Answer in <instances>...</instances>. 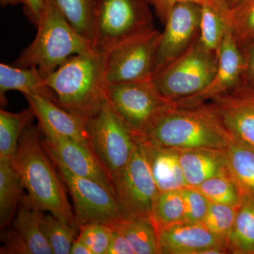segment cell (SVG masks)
<instances>
[{"label":"cell","instance_id":"obj_6","mask_svg":"<svg viewBox=\"0 0 254 254\" xmlns=\"http://www.w3.org/2000/svg\"><path fill=\"white\" fill-rule=\"evenodd\" d=\"M218 53L205 48L199 37L180 58L153 74L155 87L170 103L196 94L213 80Z\"/></svg>","mask_w":254,"mask_h":254},{"label":"cell","instance_id":"obj_14","mask_svg":"<svg viewBox=\"0 0 254 254\" xmlns=\"http://www.w3.org/2000/svg\"><path fill=\"white\" fill-rule=\"evenodd\" d=\"M243 58L232 31L229 28L218 51L216 73L204 89L196 94L173 102L181 108H190L209 103L215 98L233 91L242 83Z\"/></svg>","mask_w":254,"mask_h":254},{"label":"cell","instance_id":"obj_20","mask_svg":"<svg viewBox=\"0 0 254 254\" xmlns=\"http://www.w3.org/2000/svg\"><path fill=\"white\" fill-rule=\"evenodd\" d=\"M141 138L152 175L160 192L181 190L188 187L180 162L178 150L160 146Z\"/></svg>","mask_w":254,"mask_h":254},{"label":"cell","instance_id":"obj_5","mask_svg":"<svg viewBox=\"0 0 254 254\" xmlns=\"http://www.w3.org/2000/svg\"><path fill=\"white\" fill-rule=\"evenodd\" d=\"M154 28L149 0H95L92 48L96 51L105 53Z\"/></svg>","mask_w":254,"mask_h":254},{"label":"cell","instance_id":"obj_25","mask_svg":"<svg viewBox=\"0 0 254 254\" xmlns=\"http://www.w3.org/2000/svg\"><path fill=\"white\" fill-rule=\"evenodd\" d=\"M107 225L123 234L135 254H159L158 232L151 220L119 218Z\"/></svg>","mask_w":254,"mask_h":254},{"label":"cell","instance_id":"obj_21","mask_svg":"<svg viewBox=\"0 0 254 254\" xmlns=\"http://www.w3.org/2000/svg\"><path fill=\"white\" fill-rule=\"evenodd\" d=\"M17 91L26 95H41L55 101V95L46 86V78L36 68H21L14 65L0 64V103L7 105L6 92Z\"/></svg>","mask_w":254,"mask_h":254},{"label":"cell","instance_id":"obj_9","mask_svg":"<svg viewBox=\"0 0 254 254\" xmlns=\"http://www.w3.org/2000/svg\"><path fill=\"white\" fill-rule=\"evenodd\" d=\"M107 101L136 136H143L172 103L165 99L153 79L109 84Z\"/></svg>","mask_w":254,"mask_h":254},{"label":"cell","instance_id":"obj_12","mask_svg":"<svg viewBox=\"0 0 254 254\" xmlns=\"http://www.w3.org/2000/svg\"><path fill=\"white\" fill-rule=\"evenodd\" d=\"M201 4H177L164 23L155 56L154 73L180 58L199 37ZM153 73V74H154Z\"/></svg>","mask_w":254,"mask_h":254},{"label":"cell","instance_id":"obj_17","mask_svg":"<svg viewBox=\"0 0 254 254\" xmlns=\"http://www.w3.org/2000/svg\"><path fill=\"white\" fill-rule=\"evenodd\" d=\"M159 254H216L227 250L226 242L211 233L203 223L182 222L158 233Z\"/></svg>","mask_w":254,"mask_h":254},{"label":"cell","instance_id":"obj_24","mask_svg":"<svg viewBox=\"0 0 254 254\" xmlns=\"http://www.w3.org/2000/svg\"><path fill=\"white\" fill-rule=\"evenodd\" d=\"M226 155L229 172L242 196L254 199V150L232 136Z\"/></svg>","mask_w":254,"mask_h":254},{"label":"cell","instance_id":"obj_8","mask_svg":"<svg viewBox=\"0 0 254 254\" xmlns=\"http://www.w3.org/2000/svg\"><path fill=\"white\" fill-rule=\"evenodd\" d=\"M87 128L90 148L113 182L131 158L136 136L107 100L99 113L88 119Z\"/></svg>","mask_w":254,"mask_h":254},{"label":"cell","instance_id":"obj_29","mask_svg":"<svg viewBox=\"0 0 254 254\" xmlns=\"http://www.w3.org/2000/svg\"><path fill=\"white\" fill-rule=\"evenodd\" d=\"M185 200L181 190L160 192L155 200L150 220L160 232L165 227L185 222Z\"/></svg>","mask_w":254,"mask_h":254},{"label":"cell","instance_id":"obj_23","mask_svg":"<svg viewBox=\"0 0 254 254\" xmlns=\"http://www.w3.org/2000/svg\"><path fill=\"white\" fill-rule=\"evenodd\" d=\"M25 187L12 166L11 158L0 157V227L1 230L14 220L21 203Z\"/></svg>","mask_w":254,"mask_h":254},{"label":"cell","instance_id":"obj_37","mask_svg":"<svg viewBox=\"0 0 254 254\" xmlns=\"http://www.w3.org/2000/svg\"><path fill=\"white\" fill-rule=\"evenodd\" d=\"M155 14L164 24L168 15L177 4L184 2H195L202 4L204 0H149Z\"/></svg>","mask_w":254,"mask_h":254},{"label":"cell","instance_id":"obj_16","mask_svg":"<svg viewBox=\"0 0 254 254\" xmlns=\"http://www.w3.org/2000/svg\"><path fill=\"white\" fill-rule=\"evenodd\" d=\"M210 103L230 135L254 150V88L242 83Z\"/></svg>","mask_w":254,"mask_h":254},{"label":"cell","instance_id":"obj_30","mask_svg":"<svg viewBox=\"0 0 254 254\" xmlns=\"http://www.w3.org/2000/svg\"><path fill=\"white\" fill-rule=\"evenodd\" d=\"M40 227L53 254H70L71 246L79 232L77 227L46 213L40 220Z\"/></svg>","mask_w":254,"mask_h":254},{"label":"cell","instance_id":"obj_33","mask_svg":"<svg viewBox=\"0 0 254 254\" xmlns=\"http://www.w3.org/2000/svg\"><path fill=\"white\" fill-rule=\"evenodd\" d=\"M238 207L210 202L208 213L202 223L209 231L226 242L227 245Z\"/></svg>","mask_w":254,"mask_h":254},{"label":"cell","instance_id":"obj_1","mask_svg":"<svg viewBox=\"0 0 254 254\" xmlns=\"http://www.w3.org/2000/svg\"><path fill=\"white\" fill-rule=\"evenodd\" d=\"M42 138L38 125H28L21 133L16 152L11 158L12 166L28 190L24 198L37 208L78 229L66 186L42 144Z\"/></svg>","mask_w":254,"mask_h":254},{"label":"cell","instance_id":"obj_7","mask_svg":"<svg viewBox=\"0 0 254 254\" xmlns=\"http://www.w3.org/2000/svg\"><path fill=\"white\" fill-rule=\"evenodd\" d=\"M126 166L113 180L115 198L121 218L150 220L159 190L141 138Z\"/></svg>","mask_w":254,"mask_h":254},{"label":"cell","instance_id":"obj_34","mask_svg":"<svg viewBox=\"0 0 254 254\" xmlns=\"http://www.w3.org/2000/svg\"><path fill=\"white\" fill-rule=\"evenodd\" d=\"M111 232L109 225L92 222L80 226L78 238L89 248L92 254H107Z\"/></svg>","mask_w":254,"mask_h":254},{"label":"cell","instance_id":"obj_19","mask_svg":"<svg viewBox=\"0 0 254 254\" xmlns=\"http://www.w3.org/2000/svg\"><path fill=\"white\" fill-rule=\"evenodd\" d=\"M184 177L188 187H198L205 180L229 175L226 150H178Z\"/></svg>","mask_w":254,"mask_h":254},{"label":"cell","instance_id":"obj_15","mask_svg":"<svg viewBox=\"0 0 254 254\" xmlns=\"http://www.w3.org/2000/svg\"><path fill=\"white\" fill-rule=\"evenodd\" d=\"M46 212L37 208L23 196L16 217L3 228L1 254H53L40 227V220Z\"/></svg>","mask_w":254,"mask_h":254},{"label":"cell","instance_id":"obj_35","mask_svg":"<svg viewBox=\"0 0 254 254\" xmlns=\"http://www.w3.org/2000/svg\"><path fill=\"white\" fill-rule=\"evenodd\" d=\"M181 192L185 200V222L202 223L208 213L210 200L193 187H185Z\"/></svg>","mask_w":254,"mask_h":254},{"label":"cell","instance_id":"obj_38","mask_svg":"<svg viewBox=\"0 0 254 254\" xmlns=\"http://www.w3.org/2000/svg\"><path fill=\"white\" fill-rule=\"evenodd\" d=\"M111 229V237L107 254H135L129 242L123 234L113 227Z\"/></svg>","mask_w":254,"mask_h":254},{"label":"cell","instance_id":"obj_11","mask_svg":"<svg viewBox=\"0 0 254 254\" xmlns=\"http://www.w3.org/2000/svg\"><path fill=\"white\" fill-rule=\"evenodd\" d=\"M51 160L72 198L78 229L84 224L107 225L121 218L118 202L110 190L95 180L74 175L59 162Z\"/></svg>","mask_w":254,"mask_h":254},{"label":"cell","instance_id":"obj_27","mask_svg":"<svg viewBox=\"0 0 254 254\" xmlns=\"http://www.w3.org/2000/svg\"><path fill=\"white\" fill-rule=\"evenodd\" d=\"M35 118L31 107L18 113L0 110V157L13 156L21 133Z\"/></svg>","mask_w":254,"mask_h":254},{"label":"cell","instance_id":"obj_13","mask_svg":"<svg viewBox=\"0 0 254 254\" xmlns=\"http://www.w3.org/2000/svg\"><path fill=\"white\" fill-rule=\"evenodd\" d=\"M40 128L44 136L42 144L50 158L59 162L74 175L98 182L115 197L110 175L88 147L47 128Z\"/></svg>","mask_w":254,"mask_h":254},{"label":"cell","instance_id":"obj_40","mask_svg":"<svg viewBox=\"0 0 254 254\" xmlns=\"http://www.w3.org/2000/svg\"><path fill=\"white\" fill-rule=\"evenodd\" d=\"M70 254H92V252L89 248L77 237V238L73 242Z\"/></svg>","mask_w":254,"mask_h":254},{"label":"cell","instance_id":"obj_10","mask_svg":"<svg viewBox=\"0 0 254 254\" xmlns=\"http://www.w3.org/2000/svg\"><path fill=\"white\" fill-rule=\"evenodd\" d=\"M160 35L161 32L154 28L104 53L108 85L151 79Z\"/></svg>","mask_w":254,"mask_h":254},{"label":"cell","instance_id":"obj_42","mask_svg":"<svg viewBox=\"0 0 254 254\" xmlns=\"http://www.w3.org/2000/svg\"><path fill=\"white\" fill-rule=\"evenodd\" d=\"M222 1L226 3V4L228 5L229 7L231 9V8L234 7L235 5L238 4L241 0H222Z\"/></svg>","mask_w":254,"mask_h":254},{"label":"cell","instance_id":"obj_2","mask_svg":"<svg viewBox=\"0 0 254 254\" xmlns=\"http://www.w3.org/2000/svg\"><path fill=\"white\" fill-rule=\"evenodd\" d=\"M46 84L60 108L82 118H93L106 101L104 53L91 49L73 55L46 78Z\"/></svg>","mask_w":254,"mask_h":254},{"label":"cell","instance_id":"obj_36","mask_svg":"<svg viewBox=\"0 0 254 254\" xmlns=\"http://www.w3.org/2000/svg\"><path fill=\"white\" fill-rule=\"evenodd\" d=\"M239 46L243 58L242 83L254 88V41Z\"/></svg>","mask_w":254,"mask_h":254},{"label":"cell","instance_id":"obj_3","mask_svg":"<svg viewBox=\"0 0 254 254\" xmlns=\"http://www.w3.org/2000/svg\"><path fill=\"white\" fill-rule=\"evenodd\" d=\"M140 136L177 150H226L232 139L210 102L190 108L172 104Z\"/></svg>","mask_w":254,"mask_h":254},{"label":"cell","instance_id":"obj_22","mask_svg":"<svg viewBox=\"0 0 254 254\" xmlns=\"http://www.w3.org/2000/svg\"><path fill=\"white\" fill-rule=\"evenodd\" d=\"M230 8L222 0H204L201 4L199 41L207 49L218 53L230 28Z\"/></svg>","mask_w":254,"mask_h":254},{"label":"cell","instance_id":"obj_31","mask_svg":"<svg viewBox=\"0 0 254 254\" xmlns=\"http://www.w3.org/2000/svg\"><path fill=\"white\" fill-rule=\"evenodd\" d=\"M195 189L210 202L230 206L238 207L243 197L230 174L211 177Z\"/></svg>","mask_w":254,"mask_h":254},{"label":"cell","instance_id":"obj_18","mask_svg":"<svg viewBox=\"0 0 254 254\" xmlns=\"http://www.w3.org/2000/svg\"><path fill=\"white\" fill-rule=\"evenodd\" d=\"M25 98L34 111L41 128L72 138L91 149L87 128L88 119L73 115L41 95H26Z\"/></svg>","mask_w":254,"mask_h":254},{"label":"cell","instance_id":"obj_28","mask_svg":"<svg viewBox=\"0 0 254 254\" xmlns=\"http://www.w3.org/2000/svg\"><path fill=\"white\" fill-rule=\"evenodd\" d=\"M62 14L73 29L87 41L93 43L95 0H54Z\"/></svg>","mask_w":254,"mask_h":254},{"label":"cell","instance_id":"obj_39","mask_svg":"<svg viewBox=\"0 0 254 254\" xmlns=\"http://www.w3.org/2000/svg\"><path fill=\"white\" fill-rule=\"evenodd\" d=\"M44 6L45 0H25L23 13L28 21L36 27L39 22Z\"/></svg>","mask_w":254,"mask_h":254},{"label":"cell","instance_id":"obj_26","mask_svg":"<svg viewBox=\"0 0 254 254\" xmlns=\"http://www.w3.org/2000/svg\"><path fill=\"white\" fill-rule=\"evenodd\" d=\"M229 253L254 254V199L242 197L228 240Z\"/></svg>","mask_w":254,"mask_h":254},{"label":"cell","instance_id":"obj_32","mask_svg":"<svg viewBox=\"0 0 254 254\" xmlns=\"http://www.w3.org/2000/svg\"><path fill=\"white\" fill-rule=\"evenodd\" d=\"M230 28L239 46L254 41V0H241L230 9Z\"/></svg>","mask_w":254,"mask_h":254},{"label":"cell","instance_id":"obj_41","mask_svg":"<svg viewBox=\"0 0 254 254\" xmlns=\"http://www.w3.org/2000/svg\"><path fill=\"white\" fill-rule=\"evenodd\" d=\"M25 0H0V4L2 7L7 6H16L18 4H24Z\"/></svg>","mask_w":254,"mask_h":254},{"label":"cell","instance_id":"obj_4","mask_svg":"<svg viewBox=\"0 0 254 254\" xmlns=\"http://www.w3.org/2000/svg\"><path fill=\"white\" fill-rule=\"evenodd\" d=\"M36 28V38L13 65L36 68L45 78L73 55L93 49L91 43L69 24L54 0H45Z\"/></svg>","mask_w":254,"mask_h":254}]
</instances>
